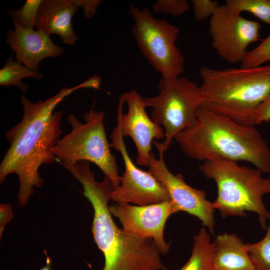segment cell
Masks as SVG:
<instances>
[{
	"instance_id": "83f0119b",
	"label": "cell",
	"mask_w": 270,
	"mask_h": 270,
	"mask_svg": "<svg viewBox=\"0 0 270 270\" xmlns=\"http://www.w3.org/2000/svg\"><path fill=\"white\" fill-rule=\"evenodd\" d=\"M50 264V258L48 256H47L46 264L44 267L40 268V270H52Z\"/></svg>"
},
{
	"instance_id": "d4e9b609",
	"label": "cell",
	"mask_w": 270,
	"mask_h": 270,
	"mask_svg": "<svg viewBox=\"0 0 270 270\" xmlns=\"http://www.w3.org/2000/svg\"><path fill=\"white\" fill-rule=\"evenodd\" d=\"M254 120V125L270 120V94L256 108Z\"/></svg>"
},
{
	"instance_id": "9c48e42d",
	"label": "cell",
	"mask_w": 270,
	"mask_h": 270,
	"mask_svg": "<svg viewBox=\"0 0 270 270\" xmlns=\"http://www.w3.org/2000/svg\"><path fill=\"white\" fill-rule=\"evenodd\" d=\"M260 24L220 5L210 18L208 32L217 54L230 64L242 63L248 46L260 40Z\"/></svg>"
},
{
	"instance_id": "7402d4cb",
	"label": "cell",
	"mask_w": 270,
	"mask_h": 270,
	"mask_svg": "<svg viewBox=\"0 0 270 270\" xmlns=\"http://www.w3.org/2000/svg\"><path fill=\"white\" fill-rule=\"evenodd\" d=\"M268 61H270V34L262 40L256 48L248 51L240 67H258Z\"/></svg>"
},
{
	"instance_id": "4fadbf2b",
	"label": "cell",
	"mask_w": 270,
	"mask_h": 270,
	"mask_svg": "<svg viewBox=\"0 0 270 270\" xmlns=\"http://www.w3.org/2000/svg\"><path fill=\"white\" fill-rule=\"evenodd\" d=\"M108 208L110 214L118 218L124 230L140 237L152 238L161 254L168 253L170 242L165 240L164 232L168 218L176 213L170 200L138 206L116 203L108 206Z\"/></svg>"
},
{
	"instance_id": "d6986e66",
	"label": "cell",
	"mask_w": 270,
	"mask_h": 270,
	"mask_svg": "<svg viewBox=\"0 0 270 270\" xmlns=\"http://www.w3.org/2000/svg\"><path fill=\"white\" fill-rule=\"evenodd\" d=\"M225 4L234 12H249L270 25V0H226Z\"/></svg>"
},
{
	"instance_id": "5bb4252c",
	"label": "cell",
	"mask_w": 270,
	"mask_h": 270,
	"mask_svg": "<svg viewBox=\"0 0 270 270\" xmlns=\"http://www.w3.org/2000/svg\"><path fill=\"white\" fill-rule=\"evenodd\" d=\"M14 29L7 32L6 43L15 53V58L22 64L38 72L44 58L61 55L64 49L54 44L44 32L22 28L13 22Z\"/></svg>"
},
{
	"instance_id": "44dd1931",
	"label": "cell",
	"mask_w": 270,
	"mask_h": 270,
	"mask_svg": "<svg viewBox=\"0 0 270 270\" xmlns=\"http://www.w3.org/2000/svg\"><path fill=\"white\" fill-rule=\"evenodd\" d=\"M43 0H28L18 9H11L8 12L12 22L28 29L36 27L38 12Z\"/></svg>"
},
{
	"instance_id": "52a82bcc",
	"label": "cell",
	"mask_w": 270,
	"mask_h": 270,
	"mask_svg": "<svg viewBox=\"0 0 270 270\" xmlns=\"http://www.w3.org/2000/svg\"><path fill=\"white\" fill-rule=\"evenodd\" d=\"M158 94L144 98L146 108H151V119L163 128L164 140L160 142L164 152L175 136L195 124L202 106L200 86L185 76L161 78Z\"/></svg>"
},
{
	"instance_id": "2e32d148",
	"label": "cell",
	"mask_w": 270,
	"mask_h": 270,
	"mask_svg": "<svg viewBox=\"0 0 270 270\" xmlns=\"http://www.w3.org/2000/svg\"><path fill=\"white\" fill-rule=\"evenodd\" d=\"M212 244L214 270H256L245 244L235 234H218Z\"/></svg>"
},
{
	"instance_id": "484cf974",
	"label": "cell",
	"mask_w": 270,
	"mask_h": 270,
	"mask_svg": "<svg viewBox=\"0 0 270 270\" xmlns=\"http://www.w3.org/2000/svg\"><path fill=\"white\" fill-rule=\"evenodd\" d=\"M79 8L84 9L86 18H92L96 12L98 7L102 3L101 0H72Z\"/></svg>"
},
{
	"instance_id": "6da1fadb",
	"label": "cell",
	"mask_w": 270,
	"mask_h": 270,
	"mask_svg": "<svg viewBox=\"0 0 270 270\" xmlns=\"http://www.w3.org/2000/svg\"><path fill=\"white\" fill-rule=\"evenodd\" d=\"M84 84L72 88H62L46 100L30 101L20 96L24 114L20 122L5 134L10 146L0 164V182L15 174L19 180L18 202L26 204L34 194V188H40L44 180L38 170L41 165L56 160L52 149L62 138V112H54L64 98L74 91L84 88Z\"/></svg>"
},
{
	"instance_id": "5b68a950",
	"label": "cell",
	"mask_w": 270,
	"mask_h": 270,
	"mask_svg": "<svg viewBox=\"0 0 270 270\" xmlns=\"http://www.w3.org/2000/svg\"><path fill=\"white\" fill-rule=\"evenodd\" d=\"M198 168L216 182L218 193L213 206L223 218L245 216L246 212H254L262 228H267L269 212L262 196L270 194V178H263L256 168L239 166L236 162L220 156L204 161Z\"/></svg>"
},
{
	"instance_id": "cb8c5ba5",
	"label": "cell",
	"mask_w": 270,
	"mask_h": 270,
	"mask_svg": "<svg viewBox=\"0 0 270 270\" xmlns=\"http://www.w3.org/2000/svg\"><path fill=\"white\" fill-rule=\"evenodd\" d=\"M194 15L196 20L202 21L210 17L220 6L216 0H192Z\"/></svg>"
},
{
	"instance_id": "ba28073f",
	"label": "cell",
	"mask_w": 270,
	"mask_h": 270,
	"mask_svg": "<svg viewBox=\"0 0 270 270\" xmlns=\"http://www.w3.org/2000/svg\"><path fill=\"white\" fill-rule=\"evenodd\" d=\"M129 14L134 21L132 33L150 64L162 78L180 76L184 72V58L176 45L179 28L155 18L146 8L130 4Z\"/></svg>"
},
{
	"instance_id": "30bf717a",
	"label": "cell",
	"mask_w": 270,
	"mask_h": 270,
	"mask_svg": "<svg viewBox=\"0 0 270 270\" xmlns=\"http://www.w3.org/2000/svg\"><path fill=\"white\" fill-rule=\"evenodd\" d=\"M110 138V146L120 153L125 166L120 184L114 188L111 194V200L116 203H132L139 206L170 201L165 186L148 171L142 170L134 164L118 126L114 128Z\"/></svg>"
},
{
	"instance_id": "8fae6325",
	"label": "cell",
	"mask_w": 270,
	"mask_h": 270,
	"mask_svg": "<svg viewBox=\"0 0 270 270\" xmlns=\"http://www.w3.org/2000/svg\"><path fill=\"white\" fill-rule=\"evenodd\" d=\"M158 152V158L152 153L148 171L160 182L168 190L176 212H184L198 218L202 224L214 234L215 222L213 202L206 198V192L189 186L180 174H174L166 166L164 158V152L160 142L152 143Z\"/></svg>"
},
{
	"instance_id": "277c9868",
	"label": "cell",
	"mask_w": 270,
	"mask_h": 270,
	"mask_svg": "<svg viewBox=\"0 0 270 270\" xmlns=\"http://www.w3.org/2000/svg\"><path fill=\"white\" fill-rule=\"evenodd\" d=\"M202 106L252 126L258 106L270 94V65L199 70Z\"/></svg>"
},
{
	"instance_id": "7a4b0ae2",
	"label": "cell",
	"mask_w": 270,
	"mask_h": 270,
	"mask_svg": "<svg viewBox=\"0 0 270 270\" xmlns=\"http://www.w3.org/2000/svg\"><path fill=\"white\" fill-rule=\"evenodd\" d=\"M72 174L92 206V230L104 258L102 270H167L152 238L119 228L113 220L108 206L114 188L110 180L104 176L103 180L98 182L88 162L77 165Z\"/></svg>"
},
{
	"instance_id": "603a6c76",
	"label": "cell",
	"mask_w": 270,
	"mask_h": 270,
	"mask_svg": "<svg viewBox=\"0 0 270 270\" xmlns=\"http://www.w3.org/2000/svg\"><path fill=\"white\" fill-rule=\"evenodd\" d=\"M152 8L156 12L179 16L188 10L189 4L186 0H158L152 4Z\"/></svg>"
},
{
	"instance_id": "4316f807",
	"label": "cell",
	"mask_w": 270,
	"mask_h": 270,
	"mask_svg": "<svg viewBox=\"0 0 270 270\" xmlns=\"http://www.w3.org/2000/svg\"><path fill=\"white\" fill-rule=\"evenodd\" d=\"M13 216L12 206L10 204H2L0 205V237L4 229L7 224L12 220Z\"/></svg>"
},
{
	"instance_id": "8992f818",
	"label": "cell",
	"mask_w": 270,
	"mask_h": 270,
	"mask_svg": "<svg viewBox=\"0 0 270 270\" xmlns=\"http://www.w3.org/2000/svg\"><path fill=\"white\" fill-rule=\"evenodd\" d=\"M84 118L85 122L82 123L74 114L68 115V122L72 130L58 140L52 152L65 168L80 161L95 164L110 180L114 187H116L120 176L116 156L111 153L107 139L104 113L91 110L84 114Z\"/></svg>"
},
{
	"instance_id": "7c38bea8",
	"label": "cell",
	"mask_w": 270,
	"mask_h": 270,
	"mask_svg": "<svg viewBox=\"0 0 270 270\" xmlns=\"http://www.w3.org/2000/svg\"><path fill=\"white\" fill-rule=\"evenodd\" d=\"M144 98L135 90L122 94L119 98L117 125L122 136H130L137 150L136 164L148 166L154 140L165 136L162 127L148 116Z\"/></svg>"
},
{
	"instance_id": "3957f363",
	"label": "cell",
	"mask_w": 270,
	"mask_h": 270,
	"mask_svg": "<svg viewBox=\"0 0 270 270\" xmlns=\"http://www.w3.org/2000/svg\"><path fill=\"white\" fill-rule=\"evenodd\" d=\"M174 140L190 158L204 162L220 156L246 162L262 173L270 172V149L258 130L202 106L194 124Z\"/></svg>"
},
{
	"instance_id": "ffe728a7",
	"label": "cell",
	"mask_w": 270,
	"mask_h": 270,
	"mask_svg": "<svg viewBox=\"0 0 270 270\" xmlns=\"http://www.w3.org/2000/svg\"><path fill=\"white\" fill-rule=\"evenodd\" d=\"M264 237L255 243H246V249L256 270H270V212Z\"/></svg>"
},
{
	"instance_id": "ac0fdd59",
	"label": "cell",
	"mask_w": 270,
	"mask_h": 270,
	"mask_svg": "<svg viewBox=\"0 0 270 270\" xmlns=\"http://www.w3.org/2000/svg\"><path fill=\"white\" fill-rule=\"evenodd\" d=\"M44 76L43 74L31 70L18 60H14L11 56L0 70V85L5 87L16 86L25 92L28 90V86L22 82V79L32 78L40 80Z\"/></svg>"
},
{
	"instance_id": "9a60e30c",
	"label": "cell",
	"mask_w": 270,
	"mask_h": 270,
	"mask_svg": "<svg viewBox=\"0 0 270 270\" xmlns=\"http://www.w3.org/2000/svg\"><path fill=\"white\" fill-rule=\"evenodd\" d=\"M79 7L72 0H43L36 18V30L50 36H59L64 44H73L78 40L72 19Z\"/></svg>"
},
{
	"instance_id": "e0dca14e",
	"label": "cell",
	"mask_w": 270,
	"mask_h": 270,
	"mask_svg": "<svg viewBox=\"0 0 270 270\" xmlns=\"http://www.w3.org/2000/svg\"><path fill=\"white\" fill-rule=\"evenodd\" d=\"M193 238L190 256L180 270H214L213 246L210 234L202 228Z\"/></svg>"
}]
</instances>
